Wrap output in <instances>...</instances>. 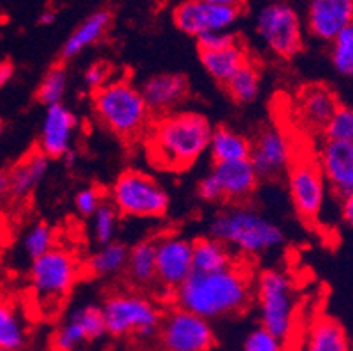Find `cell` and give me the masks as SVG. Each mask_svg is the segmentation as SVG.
Here are the masks:
<instances>
[{"mask_svg":"<svg viewBox=\"0 0 353 351\" xmlns=\"http://www.w3.org/2000/svg\"><path fill=\"white\" fill-rule=\"evenodd\" d=\"M253 283L250 267L234 262L216 272H192L171 301L208 321L221 320L248 311L253 301Z\"/></svg>","mask_w":353,"mask_h":351,"instance_id":"6da1fadb","label":"cell"},{"mask_svg":"<svg viewBox=\"0 0 353 351\" xmlns=\"http://www.w3.org/2000/svg\"><path fill=\"white\" fill-rule=\"evenodd\" d=\"M213 127L201 112L174 111L157 116L144 134L148 162L163 172L190 169L208 151Z\"/></svg>","mask_w":353,"mask_h":351,"instance_id":"7a4b0ae2","label":"cell"},{"mask_svg":"<svg viewBox=\"0 0 353 351\" xmlns=\"http://www.w3.org/2000/svg\"><path fill=\"white\" fill-rule=\"evenodd\" d=\"M210 234L230 251L246 259L264 257L283 244L285 234L278 223L248 204L230 205L211 218Z\"/></svg>","mask_w":353,"mask_h":351,"instance_id":"3957f363","label":"cell"},{"mask_svg":"<svg viewBox=\"0 0 353 351\" xmlns=\"http://www.w3.org/2000/svg\"><path fill=\"white\" fill-rule=\"evenodd\" d=\"M92 109L99 123L123 141L144 137L152 125L153 114L143 93L128 79H111L92 93Z\"/></svg>","mask_w":353,"mask_h":351,"instance_id":"277c9868","label":"cell"},{"mask_svg":"<svg viewBox=\"0 0 353 351\" xmlns=\"http://www.w3.org/2000/svg\"><path fill=\"white\" fill-rule=\"evenodd\" d=\"M253 299L260 327L278 339L290 343L297 332V294L290 276L280 269H265L253 283Z\"/></svg>","mask_w":353,"mask_h":351,"instance_id":"5b68a950","label":"cell"},{"mask_svg":"<svg viewBox=\"0 0 353 351\" xmlns=\"http://www.w3.org/2000/svg\"><path fill=\"white\" fill-rule=\"evenodd\" d=\"M105 334L113 337L152 339L159 334L162 309L139 290L111 292L101 305Z\"/></svg>","mask_w":353,"mask_h":351,"instance_id":"8992f818","label":"cell"},{"mask_svg":"<svg viewBox=\"0 0 353 351\" xmlns=\"http://www.w3.org/2000/svg\"><path fill=\"white\" fill-rule=\"evenodd\" d=\"M81 272L83 263L78 255L62 246H54L43 257L32 260L28 281L37 304L51 313L69 297Z\"/></svg>","mask_w":353,"mask_h":351,"instance_id":"52a82bcc","label":"cell"},{"mask_svg":"<svg viewBox=\"0 0 353 351\" xmlns=\"http://www.w3.org/2000/svg\"><path fill=\"white\" fill-rule=\"evenodd\" d=\"M109 202L120 212V217L162 218L171 205L167 190L152 174L137 169H128L114 179L109 190Z\"/></svg>","mask_w":353,"mask_h":351,"instance_id":"ba28073f","label":"cell"},{"mask_svg":"<svg viewBox=\"0 0 353 351\" xmlns=\"http://www.w3.org/2000/svg\"><path fill=\"white\" fill-rule=\"evenodd\" d=\"M256 34L269 51L281 60H290L304 46L303 23L295 8L285 0H274L260 9Z\"/></svg>","mask_w":353,"mask_h":351,"instance_id":"9c48e42d","label":"cell"},{"mask_svg":"<svg viewBox=\"0 0 353 351\" xmlns=\"http://www.w3.org/2000/svg\"><path fill=\"white\" fill-rule=\"evenodd\" d=\"M288 195L297 217L306 223H316L327 202V183L316 159L311 154H295L287 170Z\"/></svg>","mask_w":353,"mask_h":351,"instance_id":"30bf717a","label":"cell"},{"mask_svg":"<svg viewBox=\"0 0 353 351\" xmlns=\"http://www.w3.org/2000/svg\"><path fill=\"white\" fill-rule=\"evenodd\" d=\"M157 337L162 351H211L216 341L211 321L178 305L163 314Z\"/></svg>","mask_w":353,"mask_h":351,"instance_id":"8fae6325","label":"cell"},{"mask_svg":"<svg viewBox=\"0 0 353 351\" xmlns=\"http://www.w3.org/2000/svg\"><path fill=\"white\" fill-rule=\"evenodd\" d=\"M155 267L157 286L167 294L171 301L172 294L187 281L194 272L192 263V241L179 234L169 232L155 239Z\"/></svg>","mask_w":353,"mask_h":351,"instance_id":"7c38bea8","label":"cell"},{"mask_svg":"<svg viewBox=\"0 0 353 351\" xmlns=\"http://www.w3.org/2000/svg\"><path fill=\"white\" fill-rule=\"evenodd\" d=\"M295 154L290 135L278 125H265L252 141L248 160L260 179H276L287 174Z\"/></svg>","mask_w":353,"mask_h":351,"instance_id":"4fadbf2b","label":"cell"},{"mask_svg":"<svg viewBox=\"0 0 353 351\" xmlns=\"http://www.w3.org/2000/svg\"><path fill=\"white\" fill-rule=\"evenodd\" d=\"M239 18V11L214 6L204 0H185L172 11V21L183 34L201 37L210 32L229 30Z\"/></svg>","mask_w":353,"mask_h":351,"instance_id":"5bb4252c","label":"cell"},{"mask_svg":"<svg viewBox=\"0 0 353 351\" xmlns=\"http://www.w3.org/2000/svg\"><path fill=\"white\" fill-rule=\"evenodd\" d=\"M105 336V325L99 305L86 304L76 308L60 323L53 337L57 351H78L90 341H97Z\"/></svg>","mask_w":353,"mask_h":351,"instance_id":"9a60e30c","label":"cell"},{"mask_svg":"<svg viewBox=\"0 0 353 351\" xmlns=\"http://www.w3.org/2000/svg\"><path fill=\"white\" fill-rule=\"evenodd\" d=\"M322 176L327 188L338 201L353 193V143L323 141L316 153Z\"/></svg>","mask_w":353,"mask_h":351,"instance_id":"2e32d148","label":"cell"},{"mask_svg":"<svg viewBox=\"0 0 353 351\" xmlns=\"http://www.w3.org/2000/svg\"><path fill=\"white\" fill-rule=\"evenodd\" d=\"M78 130V118L65 104L46 108L39 132L37 150L48 159H65L72 153V144Z\"/></svg>","mask_w":353,"mask_h":351,"instance_id":"e0dca14e","label":"cell"},{"mask_svg":"<svg viewBox=\"0 0 353 351\" xmlns=\"http://www.w3.org/2000/svg\"><path fill=\"white\" fill-rule=\"evenodd\" d=\"M353 23V0H307L306 28L322 43H330Z\"/></svg>","mask_w":353,"mask_h":351,"instance_id":"ac0fdd59","label":"cell"},{"mask_svg":"<svg viewBox=\"0 0 353 351\" xmlns=\"http://www.w3.org/2000/svg\"><path fill=\"white\" fill-rule=\"evenodd\" d=\"M139 90L148 109L155 116L174 112L176 108H179L190 95V85L187 77L171 72L148 77Z\"/></svg>","mask_w":353,"mask_h":351,"instance_id":"d6986e66","label":"cell"},{"mask_svg":"<svg viewBox=\"0 0 353 351\" xmlns=\"http://www.w3.org/2000/svg\"><path fill=\"white\" fill-rule=\"evenodd\" d=\"M218 181L223 202L232 205L248 204L259 188L260 178L250 160L229 163H213L210 170Z\"/></svg>","mask_w":353,"mask_h":351,"instance_id":"ffe728a7","label":"cell"},{"mask_svg":"<svg viewBox=\"0 0 353 351\" xmlns=\"http://www.w3.org/2000/svg\"><path fill=\"white\" fill-rule=\"evenodd\" d=\"M338 106L332 90L323 85H310L301 90L295 99V120L311 134L323 132Z\"/></svg>","mask_w":353,"mask_h":351,"instance_id":"44dd1931","label":"cell"},{"mask_svg":"<svg viewBox=\"0 0 353 351\" xmlns=\"http://www.w3.org/2000/svg\"><path fill=\"white\" fill-rule=\"evenodd\" d=\"M50 159L39 150H32L8 170L9 192L14 201H23L46 178Z\"/></svg>","mask_w":353,"mask_h":351,"instance_id":"7402d4cb","label":"cell"},{"mask_svg":"<svg viewBox=\"0 0 353 351\" xmlns=\"http://www.w3.org/2000/svg\"><path fill=\"white\" fill-rule=\"evenodd\" d=\"M299 351H352V344L341 323L322 314L303 334Z\"/></svg>","mask_w":353,"mask_h":351,"instance_id":"603a6c76","label":"cell"},{"mask_svg":"<svg viewBox=\"0 0 353 351\" xmlns=\"http://www.w3.org/2000/svg\"><path fill=\"white\" fill-rule=\"evenodd\" d=\"M109 25H111V12L108 9H99L86 16L63 43L62 60H72L81 54L86 48L97 44L105 35Z\"/></svg>","mask_w":353,"mask_h":351,"instance_id":"cb8c5ba5","label":"cell"},{"mask_svg":"<svg viewBox=\"0 0 353 351\" xmlns=\"http://www.w3.org/2000/svg\"><path fill=\"white\" fill-rule=\"evenodd\" d=\"M125 274L134 290H148L157 285L155 239L139 241L128 248Z\"/></svg>","mask_w":353,"mask_h":351,"instance_id":"d4e9b609","label":"cell"},{"mask_svg":"<svg viewBox=\"0 0 353 351\" xmlns=\"http://www.w3.org/2000/svg\"><path fill=\"white\" fill-rule=\"evenodd\" d=\"M199 58L204 70L220 85H225L236 70L250 60L248 51L241 43L214 51H199Z\"/></svg>","mask_w":353,"mask_h":351,"instance_id":"484cf974","label":"cell"},{"mask_svg":"<svg viewBox=\"0 0 353 351\" xmlns=\"http://www.w3.org/2000/svg\"><path fill=\"white\" fill-rule=\"evenodd\" d=\"M208 151H210L213 163L241 162V160L250 159L252 139L234 128L216 127L211 132Z\"/></svg>","mask_w":353,"mask_h":351,"instance_id":"4316f807","label":"cell"},{"mask_svg":"<svg viewBox=\"0 0 353 351\" xmlns=\"http://www.w3.org/2000/svg\"><path fill=\"white\" fill-rule=\"evenodd\" d=\"M127 259L128 248L123 243L113 241V243L101 246L86 259V262L83 263V272L97 279L118 278L125 272Z\"/></svg>","mask_w":353,"mask_h":351,"instance_id":"83f0119b","label":"cell"},{"mask_svg":"<svg viewBox=\"0 0 353 351\" xmlns=\"http://www.w3.org/2000/svg\"><path fill=\"white\" fill-rule=\"evenodd\" d=\"M234 253L214 237H199L192 241V263L194 272H216V270L227 269L232 263Z\"/></svg>","mask_w":353,"mask_h":351,"instance_id":"f1b7e54d","label":"cell"},{"mask_svg":"<svg viewBox=\"0 0 353 351\" xmlns=\"http://www.w3.org/2000/svg\"><path fill=\"white\" fill-rule=\"evenodd\" d=\"M260 86H262V76H260L259 67L255 62L248 60L245 66H241L236 70V74L223 85V88L236 104L246 106L256 101Z\"/></svg>","mask_w":353,"mask_h":351,"instance_id":"f546056e","label":"cell"},{"mask_svg":"<svg viewBox=\"0 0 353 351\" xmlns=\"http://www.w3.org/2000/svg\"><path fill=\"white\" fill-rule=\"evenodd\" d=\"M27 343V328L20 311L8 301H0V351H20Z\"/></svg>","mask_w":353,"mask_h":351,"instance_id":"4dcf8cb0","label":"cell"},{"mask_svg":"<svg viewBox=\"0 0 353 351\" xmlns=\"http://www.w3.org/2000/svg\"><path fill=\"white\" fill-rule=\"evenodd\" d=\"M67 86H69V74H67L65 66L57 63L41 79L37 92H35V99H37L39 104L46 106V108L63 104Z\"/></svg>","mask_w":353,"mask_h":351,"instance_id":"1f68e13d","label":"cell"},{"mask_svg":"<svg viewBox=\"0 0 353 351\" xmlns=\"http://www.w3.org/2000/svg\"><path fill=\"white\" fill-rule=\"evenodd\" d=\"M330 63L341 77H353V23L330 41Z\"/></svg>","mask_w":353,"mask_h":351,"instance_id":"d6a6232c","label":"cell"},{"mask_svg":"<svg viewBox=\"0 0 353 351\" xmlns=\"http://www.w3.org/2000/svg\"><path fill=\"white\" fill-rule=\"evenodd\" d=\"M118 227H120V212L111 205V202H104L90 217V230L99 246L113 243Z\"/></svg>","mask_w":353,"mask_h":351,"instance_id":"836d02e7","label":"cell"},{"mask_svg":"<svg viewBox=\"0 0 353 351\" xmlns=\"http://www.w3.org/2000/svg\"><path fill=\"white\" fill-rule=\"evenodd\" d=\"M57 234H54L53 227H50L44 221H37L32 225L23 236V251L25 255L30 260L39 259L44 253L53 250L57 246Z\"/></svg>","mask_w":353,"mask_h":351,"instance_id":"e575fe53","label":"cell"},{"mask_svg":"<svg viewBox=\"0 0 353 351\" xmlns=\"http://www.w3.org/2000/svg\"><path fill=\"white\" fill-rule=\"evenodd\" d=\"M322 135L323 141L353 143V108L339 104L334 114L330 116Z\"/></svg>","mask_w":353,"mask_h":351,"instance_id":"d590c367","label":"cell"},{"mask_svg":"<svg viewBox=\"0 0 353 351\" xmlns=\"http://www.w3.org/2000/svg\"><path fill=\"white\" fill-rule=\"evenodd\" d=\"M243 351H288L287 343L268 332L259 325L252 328L243 341Z\"/></svg>","mask_w":353,"mask_h":351,"instance_id":"8d00e7d4","label":"cell"},{"mask_svg":"<svg viewBox=\"0 0 353 351\" xmlns=\"http://www.w3.org/2000/svg\"><path fill=\"white\" fill-rule=\"evenodd\" d=\"M105 202L104 192L97 186H85L74 195V208L81 217L90 218Z\"/></svg>","mask_w":353,"mask_h":351,"instance_id":"74e56055","label":"cell"},{"mask_svg":"<svg viewBox=\"0 0 353 351\" xmlns=\"http://www.w3.org/2000/svg\"><path fill=\"white\" fill-rule=\"evenodd\" d=\"M111 76H113V69L108 62H95L85 70L83 74V83L88 90L92 92H97L99 88H102L104 85H108L111 81Z\"/></svg>","mask_w":353,"mask_h":351,"instance_id":"f35d334b","label":"cell"},{"mask_svg":"<svg viewBox=\"0 0 353 351\" xmlns=\"http://www.w3.org/2000/svg\"><path fill=\"white\" fill-rule=\"evenodd\" d=\"M239 43L236 34L229 30L223 32H210V34H204L201 37H197V46L199 51H214L221 50V48L232 46V44Z\"/></svg>","mask_w":353,"mask_h":351,"instance_id":"ab89813d","label":"cell"},{"mask_svg":"<svg viewBox=\"0 0 353 351\" xmlns=\"http://www.w3.org/2000/svg\"><path fill=\"white\" fill-rule=\"evenodd\" d=\"M197 195L201 201L208 202V204H220V202H223L220 186H218V181L214 179V176L211 172H208L206 176L199 181Z\"/></svg>","mask_w":353,"mask_h":351,"instance_id":"60d3db41","label":"cell"},{"mask_svg":"<svg viewBox=\"0 0 353 351\" xmlns=\"http://www.w3.org/2000/svg\"><path fill=\"white\" fill-rule=\"evenodd\" d=\"M339 212H341L343 223L353 227V193L339 201Z\"/></svg>","mask_w":353,"mask_h":351,"instance_id":"b9f144b4","label":"cell"},{"mask_svg":"<svg viewBox=\"0 0 353 351\" xmlns=\"http://www.w3.org/2000/svg\"><path fill=\"white\" fill-rule=\"evenodd\" d=\"M14 76V66L9 60H2L0 62V90L4 88Z\"/></svg>","mask_w":353,"mask_h":351,"instance_id":"7bdbcfd3","label":"cell"},{"mask_svg":"<svg viewBox=\"0 0 353 351\" xmlns=\"http://www.w3.org/2000/svg\"><path fill=\"white\" fill-rule=\"evenodd\" d=\"M9 197H11V192H9L8 170H0V204H4Z\"/></svg>","mask_w":353,"mask_h":351,"instance_id":"ee69618b","label":"cell"},{"mask_svg":"<svg viewBox=\"0 0 353 351\" xmlns=\"http://www.w3.org/2000/svg\"><path fill=\"white\" fill-rule=\"evenodd\" d=\"M204 2H210V4L214 6H223V8H232L241 11V8L245 6L246 0H204Z\"/></svg>","mask_w":353,"mask_h":351,"instance_id":"f6af8a7d","label":"cell"},{"mask_svg":"<svg viewBox=\"0 0 353 351\" xmlns=\"http://www.w3.org/2000/svg\"><path fill=\"white\" fill-rule=\"evenodd\" d=\"M54 18H57V14H54L53 9H46V11L39 16V23L41 25H51L54 21Z\"/></svg>","mask_w":353,"mask_h":351,"instance_id":"bcb514c9","label":"cell"},{"mask_svg":"<svg viewBox=\"0 0 353 351\" xmlns=\"http://www.w3.org/2000/svg\"><path fill=\"white\" fill-rule=\"evenodd\" d=\"M2 134H4V125L0 121V139H2Z\"/></svg>","mask_w":353,"mask_h":351,"instance_id":"7dc6e473","label":"cell"}]
</instances>
